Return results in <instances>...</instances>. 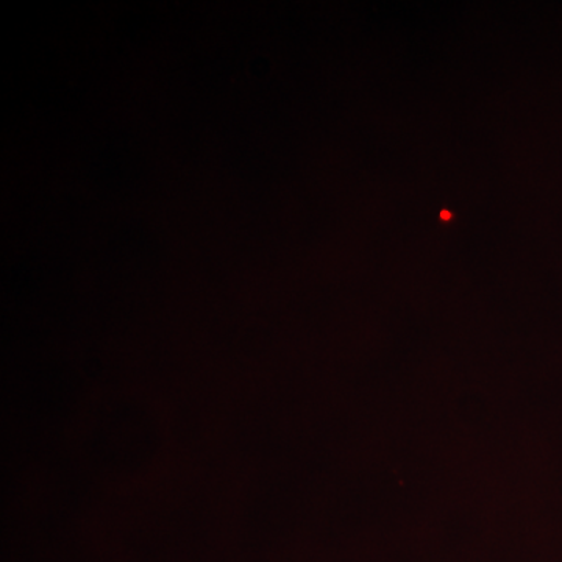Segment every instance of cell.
Masks as SVG:
<instances>
[{"instance_id": "1", "label": "cell", "mask_w": 562, "mask_h": 562, "mask_svg": "<svg viewBox=\"0 0 562 562\" xmlns=\"http://www.w3.org/2000/svg\"><path fill=\"white\" fill-rule=\"evenodd\" d=\"M442 217H443V220H449V217H450L449 211H442Z\"/></svg>"}]
</instances>
